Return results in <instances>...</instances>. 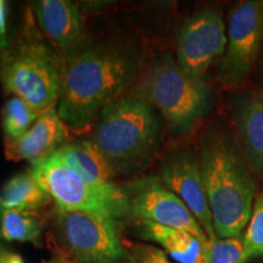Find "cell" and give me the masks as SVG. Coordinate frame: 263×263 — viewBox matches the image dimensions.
Wrapping results in <instances>:
<instances>
[{"label":"cell","instance_id":"cell-9","mask_svg":"<svg viewBox=\"0 0 263 263\" xmlns=\"http://www.w3.org/2000/svg\"><path fill=\"white\" fill-rule=\"evenodd\" d=\"M263 43L261 2H242L229 17L228 43L218 67L224 87L236 88L246 80Z\"/></svg>","mask_w":263,"mask_h":263},{"label":"cell","instance_id":"cell-22","mask_svg":"<svg viewBox=\"0 0 263 263\" xmlns=\"http://www.w3.org/2000/svg\"><path fill=\"white\" fill-rule=\"evenodd\" d=\"M130 259L133 263H172L164 251L151 245H134Z\"/></svg>","mask_w":263,"mask_h":263},{"label":"cell","instance_id":"cell-6","mask_svg":"<svg viewBox=\"0 0 263 263\" xmlns=\"http://www.w3.org/2000/svg\"><path fill=\"white\" fill-rule=\"evenodd\" d=\"M50 233L58 248L57 255L76 263H118L130 259L115 221L107 217L55 206Z\"/></svg>","mask_w":263,"mask_h":263},{"label":"cell","instance_id":"cell-8","mask_svg":"<svg viewBox=\"0 0 263 263\" xmlns=\"http://www.w3.org/2000/svg\"><path fill=\"white\" fill-rule=\"evenodd\" d=\"M129 216L137 221H149L184 230L203 245L209 239L182 200L167 188L157 176H143L122 185Z\"/></svg>","mask_w":263,"mask_h":263},{"label":"cell","instance_id":"cell-16","mask_svg":"<svg viewBox=\"0 0 263 263\" xmlns=\"http://www.w3.org/2000/svg\"><path fill=\"white\" fill-rule=\"evenodd\" d=\"M51 156L73 171L88 183L99 186L114 185L115 173L100 153L89 140L65 144Z\"/></svg>","mask_w":263,"mask_h":263},{"label":"cell","instance_id":"cell-2","mask_svg":"<svg viewBox=\"0 0 263 263\" xmlns=\"http://www.w3.org/2000/svg\"><path fill=\"white\" fill-rule=\"evenodd\" d=\"M200 164L217 239L239 238L250 221L256 183L239 141L222 128L200 140Z\"/></svg>","mask_w":263,"mask_h":263},{"label":"cell","instance_id":"cell-21","mask_svg":"<svg viewBox=\"0 0 263 263\" xmlns=\"http://www.w3.org/2000/svg\"><path fill=\"white\" fill-rule=\"evenodd\" d=\"M209 261L210 263H245L248 257L242 240L228 238L209 242Z\"/></svg>","mask_w":263,"mask_h":263},{"label":"cell","instance_id":"cell-15","mask_svg":"<svg viewBox=\"0 0 263 263\" xmlns=\"http://www.w3.org/2000/svg\"><path fill=\"white\" fill-rule=\"evenodd\" d=\"M138 229L144 239L155 241L179 263H210L209 244L203 245L184 230L170 228L149 221H138Z\"/></svg>","mask_w":263,"mask_h":263},{"label":"cell","instance_id":"cell-5","mask_svg":"<svg viewBox=\"0 0 263 263\" xmlns=\"http://www.w3.org/2000/svg\"><path fill=\"white\" fill-rule=\"evenodd\" d=\"M138 81L133 93L159 111L176 133H189L209 111L205 81L184 71L170 55L151 62Z\"/></svg>","mask_w":263,"mask_h":263},{"label":"cell","instance_id":"cell-25","mask_svg":"<svg viewBox=\"0 0 263 263\" xmlns=\"http://www.w3.org/2000/svg\"><path fill=\"white\" fill-rule=\"evenodd\" d=\"M45 263H76L74 261H72V259L67 258V257H64V256H60V255H57L54 256L50 261L45 262Z\"/></svg>","mask_w":263,"mask_h":263},{"label":"cell","instance_id":"cell-18","mask_svg":"<svg viewBox=\"0 0 263 263\" xmlns=\"http://www.w3.org/2000/svg\"><path fill=\"white\" fill-rule=\"evenodd\" d=\"M43 221L37 213L5 207L0 203V236L6 241L38 244Z\"/></svg>","mask_w":263,"mask_h":263},{"label":"cell","instance_id":"cell-7","mask_svg":"<svg viewBox=\"0 0 263 263\" xmlns=\"http://www.w3.org/2000/svg\"><path fill=\"white\" fill-rule=\"evenodd\" d=\"M31 173L39 185L51 196L55 206L121 219L129 216L122 186H99L88 183L54 156L32 164Z\"/></svg>","mask_w":263,"mask_h":263},{"label":"cell","instance_id":"cell-17","mask_svg":"<svg viewBox=\"0 0 263 263\" xmlns=\"http://www.w3.org/2000/svg\"><path fill=\"white\" fill-rule=\"evenodd\" d=\"M51 201V196L39 185L31 171L12 177L0 194V203L3 206L24 211L35 212Z\"/></svg>","mask_w":263,"mask_h":263},{"label":"cell","instance_id":"cell-26","mask_svg":"<svg viewBox=\"0 0 263 263\" xmlns=\"http://www.w3.org/2000/svg\"><path fill=\"white\" fill-rule=\"evenodd\" d=\"M262 3V6H263V2H261Z\"/></svg>","mask_w":263,"mask_h":263},{"label":"cell","instance_id":"cell-3","mask_svg":"<svg viewBox=\"0 0 263 263\" xmlns=\"http://www.w3.org/2000/svg\"><path fill=\"white\" fill-rule=\"evenodd\" d=\"M65 60L39 29L32 8L5 50L0 51V82L5 91L24 99L39 114L57 108L61 98Z\"/></svg>","mask_w":263,"mask_h":263},{"label":"cell","instance_id":"cell-4","mask_svg":"<svg viewBox=\"0 0 263 263\" xmlns=\"http://www.w3.org/2000/svg\"><path fill=\"white\" fill-rule=\"evenodd\" d=\"M90 132L88 140L115 176H128L143 170L155 154L161 127L155 108L133 93L105 106Z\"/></svg>","mask_w":263,"mask_h":263},{"label":"cell","instance_id":"cell-20","mask_svg":"<svg viewBox=\"0 0 263 263\" xmlns=\"http://www.w3.org/2000/svg\"><path fill=\"white\" fill-rule=\"evenodd\" d=\"M242 244L248 259L263 255V193L256 196Z\"/></svg>","mask_w":263,"mask_h":263},{"label":"cell","instance_id":"cell-11","mask_svg":"<svg viewBox=\"0 0 263 263\" xmlns=\"http://www.w3.org/2000/svg\"><path fill=\"white\" fill-rule=\"evenodd\" d=\"M160 179L185 203L201 226L209 241H216L217 236L207 201L200 157L189 149L171 151L161 164Z\"/></svg>","mask_w":263,"mask_h":263},{"label":"cell","instance_id":"cell-24","mask_svg":"<svg viewBox=\"0 0 263 263\" xmlns=\"http://www.w3.org/2000/svg\"><path fill=\"white\" fill-rule=\"evenodd\" d=\"M0 263H25L22 257L15 252L5 251L0 249Z\"/></svg>","mask_w":263,"mask_h":263},{"label":"cell","instance_id":"cell-1","mask_svg":"<svg viewBox=\"0 0 263 263\" xmlns=\"http://www.w3.org/2000/svg\"><path fill=\"white\" fill-rule=\"evenodd\" d=\"M143 66V48L132 38L90 37L76 57L66 61L59 116L72 132L91 130L103 108L139 80Z\"/></svg>","mask_w":263,"mask_h":263},{"label":"cell","instance_id":"cell-10","mask_svg":"<svg viewBox=\"0 0 263 263\" xmlns=\"http://www.w3.org/2000/svg\"><path fill=\"white\" fill-rule=\"evenodd\" d=\"M228 37L221 14L196 12L184 20L177 34V62L188 73L201 77L224 54Z\"/></svg>","mask_w":263,"mask_h":263},{"label":"cell","instance_id":"cell-13","mask_svg":"<svg viewBox=\"0 0 263 263\" xmlns=\"http://www.w3.org/2000/svg\"><path fill=\"white\" fill-rule=\"evenodd\" d=\"M68 130L57 108L44 111L24 136L5 140V157L16 162L22 160L32 164L41 162L68 143Z\"/></svg>","mask_w":263,"mask_h":263},{"label":"cell","instance_id":"cell-19","mask_svg":"<svg viewBox=\"0 0 263 263\" xmlns=\"http://www.w3.org/2000/svg\"><path fill=\"white\" fill-rule=\"evenodd\" d=\"M41 114L24 99L14 97L6 101L2 110V124L5 140H14L29 130Z\"/></svg>","mask_w":263,"mask_h":263},{"label":"cell","instance_id":"cell-12","mask_svg":"<svg viewBox=\"0 0 263 263\" xmlns=\"http://www.w3.org/2000/svg\"><path fill=\"white\" fill-rule=\"evenodd\" d=\"M43 34L64 58L65 64L80 52L90 35L80 6L68 0H41L32 6Z\"/></svg>","mask_w":263,"mask_h":263},{"label":"cell","instance_id":"cell-14","mask_svg":"<svg viewBox=\"0 0 263 263\" xmlns=\"http://www.w3.org/2000/svg\"><path fill=\"white\" fill-rule=\"evenodd\" d=\"M234 122L250 170L256 176L263 177V93H251L240 99Z\"/></svg>","mask_w":263,"mask_h":263},{"label":"cell","instance_id":"cell-23","mask_svg":"<svg viewBox=\"0 0 263 263\" xmlns=\"http://www.w3.org/2000/svg\"><path fill=\"white\" fill-rule=\"evenodd\" d=\"M8 2L0 0V51L5 50L10 44L8 42Z\"/></svg>","mask_w":263,"mask_h":263}]
</instances>
